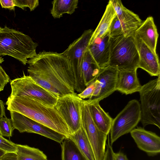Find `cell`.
Instances as JSON below:
<instances>
[{
    "instance_id": "33",
    "label": "cell",
    "mask_w": 160,
    "mask_h": 160,
    "mask_svg": "<svg viewBox=\"0 0 160 160\" xmlns=\"http://www.w3.org/2000/svg\"><path fill=\"white\" fill-rule=\"evenodd\" d=\"M0 3L2 8L14 10L15 5L13 0H0Z\"/></svg>"
},
{
    "instance_id": "11",
    "label": "cell",
    "mask_w": 160,
    "mask_h": 160,
    "mask_svg": "<svg viewBox=\"0 0 160 160\" xmlns=\"http://www.w3.org/2000/svg\"><path fill=\"white\" fill-rule=\"evenodd\" d=\"M13 127L20 133L38 134L61 143L66 137L52 129L17 112L10 111Z\"/></svg>"
},
{
    "instance_id": "24",
    "label": "cell",
    "mask_w": 160,
    "mask_h": 160,
    "mask_svg": "<svg viewBox=\"0 0 160 160\" xmlns=\"http://www.w3.org/2000/svg\"><path fill=\"white\" fill-rule=\"evenodd\" d=\"M16 145V153L18 160H48L47 156L38 148L27 145Z\"/></svg>"
},
{
    "instance_id": "19",
    "label": "cell",
    "mask_w": 160,
    "mask_h": 160,
    "mask_svg": "<svg viewBox=\"0 0 160 160\" xmlns=\"http://www.w3.org/2000/svg\"><path fill=\"white\" fill-rule=\"evenodd\" d=\"M87 100L94 122L100 131L108 135L113 119L101 107L99 101L95 99Z\"/></svg>"
},
{
    "instance_id": "8",
    "label": "cell",
    "mask_w": 160,
    "mask_h": 160,
    "mask_svg": "<svg viewBox=\"0 0 160 160\" xmlns=\"http://www.w3.org/2000/svg\"><path fill=\"white\" fill-rule=\"evenodd\" d=\"M140 103L136 99L129 101L124 108L113 119L110 132L111 145L121 136L135 128L141 118Z\"/></svg>"
},
{
    "instance_id": "2",
    "label": "cell",
    "mask_w": 160,
    "mask_h": 160,
    "mask_svg": "<svg viewBox=\"0 0 160 160\" xmlns=\"http://www.w3.org/2000/svg\"><path fill=\"white\" fill-rule=\"evenodd\" d=\"M7 109L20 113L68 138L71 134L63 118L54 107L29 96L9 97Z\"/></svg>"
},
{
    "instance_id": "38",
    "label": "cell",
    "mask_w": 160,
    "mask_h": 160,
    "mask_svg": "<svg viewBox=\"0 0 160 160\" xmlns=\"http://www.w3.org/2000/svg\"><path fill=\"white\" fill-rule=\"evenodd\" d=\"M1 29H2V28H1L0 27V32H1Z\"/></svg>"
},
{
    "instance_id": "30",
    "label": "cell",
    "mask_w": 160,
    "mask_h": 160,
    "mask_svg": "<svg viewBox=\"0 0 160 160\" xmlns=\"http://www.w3.org/2000/svg\"><path fill=\"white\" fill-rule=\"evenodd\" d=\"M96 87V82L95 80L83 90L81 93L78 94V96L82 99L90 98L92 96Z\"/></svg>"
},
{
    "instance_id": "31",
    "label": "cell",
    "mask_w": 160,
    "mask_h": 160,
    "mask_svg": "<svg viewBox=\"0 0 160 160\" xmlns=\"http://www.w3.org/2000/svg\"><path fill=\"white\" fill-rule=\"evenodd\" d=\"M10 77L0 65V92L3 91L5 85L9 82Z\"/></svg>"
},
{
    "instance_id": "14",
    "label": "cell",
    "mask_w": 160,
    "mask_h": 160,
    "mask_svg": "<svg viewBox=\"0 0 160 160\" xmlns=\"http://www.w3.org/2000/svg\"><path fill=\"white\" fill-rule=\"evenodd\" d=\"M138 148L150 156L160 152V138L154 132L141 127L134 129L130 132Z\"/></svg>"
},
{
    "instance_id": "28",
    "label": "cell",
    "mask_w": 160,
    "mask_h": 160,
    "mask_svg": "<svg viewBox=\"0 0 160 160\" xmlns=\"http://www.w3.org/2000/svg\"><path fill=\"white\" fill-rule=\"evenodd\" d=\"M0 149L6 152L16 153L17 148L16 144L3 137L0 134Z\"/></svg>"
},
{
    "instance_id": "32",
    "label": "cell",
    "mask_w": 160,
    "mask_h": 160,
    "mask_svg": "<svg viewBox=\"0 0 160 160\" xmlns=\"http://www.w3.org/2000/svg\"><path fill=\"white\" fill-rule=\"evenodd\" d=\"M108 138V143L106 144V149L102 160H114L115 152L110 144L109 136Z\"/></svg>"
},
{
    "instance_id": "21",
    "label": "cell",
    "mask_w": 160,
    "mask_h": 160,
    "mask_svg": "<svg viewBox=\"0 0 160 160\" xmlns=\"http://www.w3.org/2000/svg\"><path fill=\"white\" fill-rule=\"evenodd\" d=\"M101 69L88 49L85 52L82 68V73L86 87L94 81Z\"/></svg>"
},
{
    "instance_id": "37",
    "label": "cell",
    "mask_w": 160,
    "mask_h": 160,
    "mask_svg": "<svg viewBox=\"0 0 160 160\" xmlns=\"http://www.w3.org/2000/svg\"><path fill=\"white\" fill-rule=\"evenodd\" d=\"M6 153L4 151L0 149V158Z\"/></svg>"
},
{
    "instance_id": "12",
    "label": "cell",
    "mask_w": 160,
    "mask_h": 160,
    "mask_svg": "<svg viewBox=\"0 0 160 160\" xmlns=\"http://www.w3.org/2000/svg\"><path fill=\"white\" fill-rule=\"evenodd\" d=\"M118 73L117 69L108 65L101 68L95 80V89L88 99L100 102L116 91Z\"/></svg>"
},
{
    "instance_id": "16",
    "label": "cell",
    "mask_w": 160,
    "mask_h": 160,
    "mask_svg": "<svg viewBox=\"0 0 160 160\" xmlns=\"http://www.w3.org/2000/svg\"><path fill=\"white\" fill-rule=\"evenodd\" d=\"M110 38L108 33L103 38L96 39L88 45V50L101 69L108 65Z\"/></svg>"
},
{
    "instance_id": "18",
    "label": "cell",
    "mask_w": 160,
    "mask_h": 160,
    "mask_svg": "<svg viewBox=\"0 0 160 160\" xmlns=\"http://www.w3.org/2000/svg\"><path fill=\"white\" fill-rule=\"evenodd\" d=\"M142 86L137 74V70L118 71L116 90L126 95L139 92Z\"/></svg>"
},
{
    "instance_id": "23",
    "label": "cell",
    "mask_w": 160,
    "mask_h": 160,
    "mask_svg": "<svg viewBox=\"0 0 160 160\" xmlns=\"http://www.w3.org/2000/svg\"><path fill=\"white\" fill-rule=\"evenodd\" d=\"M78 2V0H54L51 13L54 18H60L65 13L71 14L77 8Z\"/></svg>"
},
{
    "instance_id": "27",
    "label": "cell",
    "mask_w": 160,
    "mask_h": 160,
    "mask_svg": "<svg viewBox=\"0 0 160 160\" xmlns=\"http://www.w3.org/2000/svg\"><path fill=\"white\" fill-rule=\"evenodd\" d=\"M109 34L111 38L124 35L123 26L116 14L111 24L109 30Z\"/></svg>"
},
{
    "instance_id": "26",
    "label": "cell",
    "mask_w": 160,
    "mask_h": 160,
    "mask_svg": "<svg viewBox=\"0 0 160 160\" xmlns=\"http://www.w3.org/2000/svg\"><path fill=\"white\" fill-rule=\"evenodd\" d=\"M14 130L11 119L3 116L0 118V134L2 136L12 137Z\"/></svg>"
},
{
    "instance_id": "6",
    "label": "cell",
    "mask_w": 160,
    "mask_h": 160,
    "mask_svg": "<svg viewBox=\"0 0 160 160\" xmlns=\"http://www.w3.org/2000/svg\"><path fill=\"white\" fill-rule=\"evenodd\" d=\"M93 32L91 29L85 30L62 53L71 64L75 81V90L79 93L86 88L82 75V66L84 54Z\"/></svg>"
},
{
    "instance_id": "5",
    "label": "cell",
    "mask_w": 160,
    "mask_h": 160,
    "mask_svg": "<svg viewBox=\"0 0 160 160\" xmlns=\"http://www.w3.org/2000/svg\"><path fill=\"white\" fill-rule=\"evenodd\" d=\"M141 122L144 127L152 124L160 128V75L142 86L139 91Z\"/></svg>"
},
{
    "instance_id": "10",
    "label": "cell",
    "mask_w": 160,
    "mask_h": 160,
    "mask_svg": "<svg viewBox=\"0 0 160 160\" xmlns=\"http://www.w3.org/2000/svg\"><path fill=\"white\" fill-rule=\"evenodd\" d=\"M82 100L75 92L58 98L54 107L63 118L71 134L82 127L81 105Z\"/></svg>"
},
{
    "instance_id": "17",
    "label": "cell",
    "mask_w": 160,
    "mask_h": 160,
    "mask_svg": "<svg viewBox=\"0 0 160 160\" xmlns=\"http://www.w3.org/2000/svg\"><path fill=\"white\" fill-rule=\"evenodd\" d=\"M134 34L137 35L153 52L156 53L159 34L152 16H149L142 21Z\"/></svg>"
},
{
    "instance_id": "9",
    "label": "cell",
    "mask_w": 160,
    "mask_h": 160,
    "mask_svg": "<svg viewBox=\"0 0 160 160\" xmlns=\"http://www.w3.org/2000/svg\"><path fill=\"white\" fill-rule=\"evenodd\" d=\"M82 127L92 147L95 160H102L105 152L108 135L100 131L92 117L87 100L81 105Z\"/></svg>"
},
{
    "instance_id": "1",
    "label": "cell",
    "mask_w": 160,
    "mask_h": 160,
    "mask_svg": "<svg viewBox=\"0 0 160 160\" xmlns=\"http://www.w3.org/2000/svg\"><path fill=\"white\" fill-rule=\"evenodd\" d=\"M27 63L29 76L58 98L75 92L72 68L62 53L43 51L28 60Z\"/></svg>"
},
{
    "instance_id": "35",
    "label": "cell",
    "mask_w": 160,
    "mask_h": 160,
    "mask_svg": "<svg viewBox=\"0 0 160 160\" xmlns=\"http://www.w3.org/2000/svg\"><path fill=\"white\" fill-rule=\"evenodd\" d=\"M114 160H128L127 156L122 152L114 153Z\"/></svg>"
},
{
    "instance_id": "36",
    "label": "cell",
    "mask_w": 160,
    "mask_h": 160,
    "mask_svg": "<svg viewBox=\"0 0 160 160\" xmlns=\"http://www.w3.org/2000/svg\"><path fill=\"white\" fill-rule=\"evenodd\" d=\"M5 110L4 102L0 99V118L2 116L6 117Z\"/></svg>"
},
{
    "instance_id": "20",
    "label": "cell",
    "mask_w": 160,
    "mask_h": 160,
    "mask_svg": "<svg viewBox=\"0 0 160 160\" xmlns=\"http://www.w3.org/2000/svg\"><path fill=\"white\" fill-rule=\"evenodd\" d=\"M116 15V13L110 0L98 24L93 32L89 45L96 39L103 38L109 33L111 24Z\"/></svg>"
},
{
    "instance_id": "4",
    "label": "cell",
    "mask_w": 160,
    "mask_h": 160,
    "mask_svg": "<svg viewBox=\"0 0 160 160\" xmlns=\"http://www.w3.org/2000/svg\"><path fill=\"white\" fill-rule=\"evenodd\" d=\"M108 66L118 71L137 70L139 55L133 35L110 37Z\"/></svg>"
},
{
    "instance_id": "15",
    "label": "cell",
    "mask_w": 160,
    "mask_h": 160,
    "mask_svg": "<svg viewBox=\"0 0 160 160\" xmlns=\"http://www.w3.org/2000/svg\"><path fill=\"white\" fill-rule=\"evenodd\" d=\"M111 1L116 15L123 26L124 35H133L142 21L137 14L125 7L121 0Z\"/></svg>"
},
{
    "instance_id": "34",
    "label": "cell",
    "mask_w": 160,
    "mask_h": 160,
    "mask_svg": "<svg viewBox=\"0 0 160 160\" xmlns=\"http://www.w3.org/2000/svg\"><path fill=\"white\" fill-rule=\"evenodd\" d=\"M0 160H18L15 153L6 152L0 158Z\"/></svg>"
},
{
    "instance_id": "29",
    "label": "cell",
    "mask_w": 160,
    "mask_h": 160,
    "mask_svg": "<svg viewBox=\"0 0 160 160\" xmlns=\"http://www.w3.org/2000/svg\"><path fill=\"white\" fill-rule=\"evenodd\" d=\"M15 6L24 9L28 7L30 11L34 10L39 5L38 0H13Z\"/></svg>"
},
{
    "instance_id": "3",
    "label": "cell",
    "mask_w": 160,
    "mask_h": 160,
    "mask_svg": "<svg viewBox=\"0 0 160 160\" xmlns=\"http://www.w3.org/2000/svg\"><path fill=\"white\" fill-rule=\"evenodd\" d=\"M38 45L29 36L5 25L0 32V64L4 61L2 57L8 55L25 65L37 54Z\"/></svg>"
},
{
    "instance_id": "13",
    "label": "cell",
    "mask_w": 160,
    "mask_h": 160,
    "mask_svg": "<svg viewBox=\"0 0 160 160\" xmlns=\"http://www.w3.org/2000/svg\"><path fill=\"white\" fill-rule=\"evenodd\" d=\"M133 36L139 55L138 68H141L151 76L160 75V64L157 53L153 52L137 35Z\"/></svg>"
},
{
    "instance_id": "22",
    "label": "cell",
    "mask_w": 160,
    "mask_h": 160,
    "mask_svg": "<svg viewBox=\"0 0 160 160\" xmlns=\"http://www.w3.org/2000/svg\"><path fill=\"white\" fill-rule=\"evenodd\" d=\"M68 138L74 142L87 160H95L90 143L82 127Z\"/></svg>"
},
{
    "instance_id": "25",
    "label": "cell",
    "mask_w": 160,
    "mask_h": 160,
    "mask_svg": "<svg viewBox=\"0 0 160 160\" xmlns=\"http://www.w3.org/2000/svg\"><path fill=\"white\" fill-rule=\"evenodd\" d=\"M62 143V160H87L71 139L66 138Z\"/></svg>"
},
{
    "instance_id": "7",
    "label": "cell",
    "mask_w": 160,
    "mask_h": 160,
    "mask_svg": "<svg viewBox=\"0 0 160 160\" xmlns=\"http://www.w3.org/2000/svg\"><path fill=\"white\" fill-rule=\"evenodd\" d=\"M23 76L10 81L11 92L9 97L29 96L43 104L54 107L58 98L52 93L36 82L29 75Z\"/></svg>"
}]
</instances>
